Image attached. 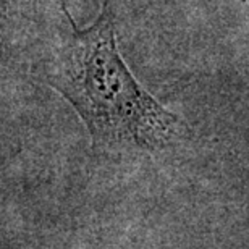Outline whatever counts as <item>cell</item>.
<instances>
[{"label":"cell","mask_w":249,"mask_h":249,"mask_svg":"<svg viewBox=\"0 0 249 249\" xmlns=\"http://www.w3.org/2000/svg\"><path fill=\"white\" fill-rule=\"evenodd\" d=\"M67 23L39 52L33 73L78 113L102 154H152L186 136L188 124L162 106L129 70L117 41L115 12L104 2L79 28L60 0Z\"/></svg>","instance_id":"cell-1"},{"label":"cell","mask_w":249,"mask_h":249,"mask_svg":"<svg viewBox=\"0 0 249 249\" xmlns=\"http://www.w3.org/2000/svg\"><path fill=\"white\" fill-rule=\"evenodd\" d=\"M19 0H0V67L12 55L15 34L18 31Z\"/></svg>","instance_id":"cell-2"}]
</instances>
